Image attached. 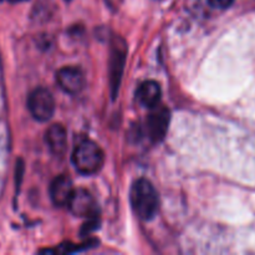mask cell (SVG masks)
Listing matches in <instances>:
<instances>
[{"label":"cell","mask_w":255,"mask_h":255,"mask_svg":"<svg viewBox=\"0 0 255 255\" xmlns=\"http://www.w3.org/2000/svg\"><path fill=\"white\" fill-rule=\"evenodd\" d=\"M27 107L37 121L45 122L52 117L55 112V100L51 92L46 89H36L27 100Z\"/></svg>","instance_id":"277c9868"},{"label":"cell","mask_w":255,"mask_h":255,"mask_svg":"<svg viewBox=\"0 0 255 255\" xmlns=\"http://www.w3.org/2000/svg\"><path fill=\"white\" fill-rule=\"evenodd\" d=\"M105 154L99 144L92 141H82L72 153V163L82 174H95L104 166Z\"/></svg>","instance_id":"7a4b0ae2"},{"label":"cell","mask_w":255,"mask_h":255,"mask_svg":"<svg viewBox=\"0 0 255 255\" xmlns=\"http://www.w3.org/2000/svg\"><path fill=\"white\" fill-rule=\"evenodd\" d=\"M56 81L65 92L76 95L84 90L86 85L85 75L79 67L66 66L56 72Z\"/></svg>","instance_id":"8992f818"},{"label":"cell","mask_w":255,"mask_h":255,"mask_svg":"<svg viewBox=\"0 0 255 255\" xmlns=\"http://www.w3.org/2000/svg\"><path fill=\"white\" fill-rule=\"evenodd\" d=\"M147 120V134L152 142H161L168 131L171 115L166 107H153Z\"/></svg>","instance_id":"5b68a950"},{"label":"cell","mask_w":255,"mask_h":255,"mask_svg":"<svg viewBox=\"0 0 255 255\" xmlns=\"http://www.w3.org/2000/svg\"><path fill=\"white\" fill-rule=\"evenodd\" d=\"M161 94V86H159L158 82L148 80V81H144L143 84H141V86L138 87L136 92V97L142 106L153 109L159 104Z\"/></svg>","instance_id":"30bf717a"},{"label":"cell","mask_w":255,"mask_h":255,"mask_svg":"<svg viewBox=\"0 0 255 255\" xmlns=\"http://www.w3.org/2000/svg\"><path fill=\"white\" fill-rule=\"evenodd\" d=\"M99 224H100V222H99V219H97V216L91 217V218H89V221L84 224V227H82L81 234L82 236H87V234H90L91 232L96 231V229L99 228Z\"/></svg>","instance_id":"8fae6325"},{"label":"cell","mask_w":255,"mask_h":255,"mask_svg":"<svg viewBox=\"0 0 255 255\" xmlns=\"http://www.w3.org/2000/svg\"><path fill=\"white\" fill-rule=\"evenodd\" d=\"M45 141H46L50 151H51L55 156L61 157L62 154L66 152V129L64 128V126H61V125L59 124L52 125V126H50L49 128H47L46 133H45Z\"/></svg>","instance_id":"9c48e42d"},{"label":"cell","mask_w":255,"mask_h":255,"mask_svg":"<svg viewBox=\"0 0 255 255\" xmlns=\"http://www.w3.org/2000/svg\"><path fill=\"white\" fill-rule=\"evenodd\" d=\"M111 56H110V89L112 99H116L124 75L125 64H126L127 46L122 37L114 36L111 42Z\"/></svg>","instance_id":"3957f363"},{"label":"cell","mask_w":255,"mask_h":255,"mask_svg":"<svg viewBox=\"0 0 255 255\" xmlns=\"http://www.w3.org/2000/svg\"><path fill=\"white\" fill-rule=\"evenodd\" d=\"M131 204L134 213L143 221H149L158 211V194L149 181L137 179L131 188Z\"/></svg>","instance_id":"6da1fadb"},{"label":"cell","mask_w":255,"mask_h":255,"mask_svg":"<svg viewBox=\"0 0 255 255\" xmlns=\"http://www.w3.org/2000/svg\"><path fill=\"white\" fill-rule=\"evenodd\" d=\"M67 207L70 211L77 217H91L97 216V206L94 197L86 189H77L74 192Z\"/></svg>","instance_id":"52a82bcc"},{"label":"cell","mask_w":255,"mask_h":255,"mask_svg":"<svg viewBox=\"0 0 255 255\" xmlns=\"http://www.w3.org/2000/svg\"><path fill=\"white\" fill-rule=\"evenodd\" d=\"M74 192V184L67 176L56 177L50 187V196L57 207L67 206Z\"/></svg>","instance_id":"ba28073f"},{"label":"cell","mask_w":255,"mask_h":255,"mask_svg":"<svg viewBox=\"0 0 255 255\" xmlns=\"http://www.w3.org/2000/svg\"><path fill=\"white\" fill-rule=\"evenodd\" d=\"M209 5L216 9H227L234 2V0H208Z\"/></svg>","instance_id":"7c38bea8"},{"label":"cell","mask_w":255,"mask_h":255,"mask_svg":"<svg viewBox=\"0 0 255 255\" xmlns=\"http://www.w3.org/2000/svg\"><path fill=\"white\" fill-rule=\"evenodd\" d=\"M1 1V0H0ZM9 1H12V2H16V1H22V0H9Z\"/></svg>","instance_id":"4fadbf2b"}]
</instances>
